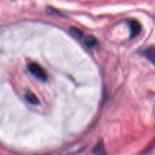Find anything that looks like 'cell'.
<instances>
[{
    "label": "cell",
    "instance_id": "7a4b0ae2",
    "mask_svg": "<svg viewBox=\"0 0 155 155\" xmlns=\"http://www.w3.org/2000/svg\"><path fill=\"white\" fill-rule=\"evenodd\" d=\"M128 25L130 28V38H133L140 35V33L141 32V25L139 21L130 19L128 21Z\"/></svg>",
    "mask_w": 155,
    "mask_h": 155
},
{
    "label": "cell",
    "instance_id": "277c9868",
    "mask_svg": "<svg viewBox=\"0 0 155 155\" xmlns=\"http://www.w3.org/2000/svg\"><path fill=\"white\" fill-rule=\"evenodd\" d=\"M84 44L88 47V48H94L97 44L98 41L96 39V38L92 35H85L82 38Z\"/></svg>",
    "mask_w": 155,
    "mask_h": 155
},
{
    "label": "cell",
    "instance_id": "3957f363",
    "mask_svg": "<svg viewBox=\"0 0 155 155\" xmlns=\"http://www.w3.org/2000/svg\"><path fill=\"white\" fill-rule=\"evenodd\" d=\"M142 55L155 66V46H150L142 51Z\"/></svg>",
    "mask_w": 155,
    "mask_h": 155
},
{
    "label": "cell",
    "instance_id": "6da1fadb",
    "mask_svg": "<svg viewBox=\"0 0 155 155\" xmlns=\"http://www.w3.org/2000/svg\"><path fill=\"white\" fill-rule=\"evenodd\" d=\"M28 69L34 77L37 78V79H38L42 81H45L48 80L47 72L39 64L35 63V62H31L28 65Z\"/></svg>",
    "mask_w": 155,
    "mask_h": 155
},
{
    "label": "cell",
    "instance_id": "8992f818",
    "mask_svg": "<svg viewBox=\"0 0 155 155\" xmlns=\"http://www.w3.org/2000/svg\"><path fill=\"white\" fill-rule=\"evenodd\" d=\"M25 99H26V101H27L28 102H29V103H31V104H33V105H36V104L38 103V98L35 96V94H33V93L30 92V91H28V92L25 94Z\"/></svg>",
    "mask_w": 155,
    "mask_h": 155
},
{
    "label": "cell",
    "instance_id": "52a82bcc",
    "mask_svg": "<svg viewBox=\"0 0 155 155\" xmlns=\"http://www.w3.org/2000/svg\"><path fill=\"white\" fill-rule=\"evenodd\" d=\"M69 31H70V33H71V35L72 36H74L75 38H80V39H81L82 38H83V36H84V34H83V32L81 30V29H79V28H69Z\"/></svg>",
    "mask_w": 155,
    "mask_h": 155
},
{
    "label": "cell",
    "instance_id": "5b68a950",
    "mask_svg": "<svg viewBox=\"0 0 155 155\" xmlns=\"http://www.w3.org/2000/svg\"><path fill=\"white\" fill-rule=\"evenodd\" d=\"M94 155H106V150H105V146L102 140L99 141L96 146L94 147L93 150H92Z\"/></svg>",
    "mask_w": 155,
    "mask_h": 155
}]
</instances>
